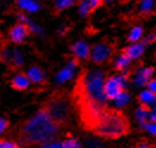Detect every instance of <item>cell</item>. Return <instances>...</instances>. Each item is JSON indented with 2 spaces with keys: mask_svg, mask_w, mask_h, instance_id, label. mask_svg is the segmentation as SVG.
<instances>
[{
  "mask_svg": "<svg viewBox=\"0 0 156 148\" xmlns=\"http://www.w3.org/2000/svg\"><path fill=\"white\" fill-rule=\"evenodd\" d=\"M61 134L62 127L52 121L48 112L41 106L37 112L17 125L13 139L20 146L45 147L57 141Z\"/></svg>",
  "mask_w": 156,
  "mask_h": 148,
  "instance_id": "cell-1",
  "label": "cell"
},
{
  "mask_svg": "<svg viewBox=\"0 0 156 148\" xmlns=\"http://www.w3.org/2000/svg\"><path fill=\"white\" fill-rule=\"evenodd\" d=\"M105 74L99 69L83 72L76 81L73 100L78 109L98 105L106 108L107 98L104 92Z\"/></svg>",
  "mask_w": 156,
  "mask_h": 148,
  "instance_id": "cell-2",
  "label": "cell"
},
{
  "mask_svg": "<svg viewBox=\"0 0 156 148\" xmlns=\"http://www.w3.org/2000/svg\"><path fill=\"white\" fill-rule=\"evenodd\" d=\"M52 121L61 127H65L70 121L72 116V102L67 92L58 88L52 91L41 105Z\"/></svg>",
  "mask_w": 156,
  "mask_h": 148,
  "instance_id": "cell-3",
  "label": "cell"
},
{
  "mask_svg": "<svg viewBox=\"0 0 156 148\" xmlns=\"http://www.w3.org/2000/svg\"><path fill=\"white\" fill-rule=\"evenodd\" d=\"M129 123L125 116L118 111H105L93 132L98 136L115 140L128 133Z\"/></svg>",
  "mask_w": 156,
  "mask_h": 148,
  "instance_id": "cell-4",
  "label": "cell"
},
{
  "mask_svg": "<svg viewBox=\"0 0 156 148\" xmlns=\"http://www.w3.org/2000/svg\"><path fill=\"white\" fill-rule=\"evenodd\" d=\"M126 87H128V79L125 74L122 72L105 79L104 92L108 100H113L122 91L126 90Z\"/></svg>",
  "mask_w": 156,
  "mask_h": 148,
  "instance_id": "cell-5",
  "label": "cell"
},
{
  "mask_svg": "<svg viewBox=\"0 0 156 148\" xmlns=\"http://www.w3.org/2000/svg\"><path fill=\"white\" fill-rule=\"evenodd\" d=\"M0 62L6 65L11 70H16L23 63L19 53L17 50H13L6 42L0 43Z\"/></svg>",
  "mask_w": 156,
  "mask_h": 148,
  "instance_id": "cell-6",
  "label": "cell"
},
{
  "mask_svg": "<svg viewBox=\"0 0 156 148\" xmlns=\"http://www.w3.org/2000/svg\"><path fill=\"white\" fill-rule=\"evenodd\" d=\"M113 54V45L108 42L97 43L91 48V60L95 65H101L106 62Z\"/></svg>",
  "mask_w": 156,
  "mask_h": 148,
  "instance_id": "cell-7",
  "label": "cell"
},
{
  "mask_svg": "<svg viewBox=\"0 0 156 148\" xmlns=\"http://www.w3.org/2000/svg\"><path fill=\"white\" fill-rule=\"evenodd\" d=\"M29 35H30V27L22 22L16 23L9 30V40L17 45L24 43V41Z\"/></svg>",
  "mask_w": 156,
  "mask_h": 148,
  "instance_id": "cell-8",
  "label": "cell"
},
{
  "mask_svg": "<svg viewBox=\"0 0 156 148\" xmlns=\"http://www.w3.org/2000/svg\"><path fill=\"white\" fill-rule=\"evenodd\" d=\"M154 75V69L150 67H140L137 68V70L135 72L133 77H132V85L136 88L140 87H147L149 80L153 78Z\"/></svg>",
  "mask_w": 156,
  "mask_h": 148,
  "instance_id": "cell-9",
  "label": "cell"
},
{
  "mask_svg": "<svg viewBox=\"0 0 156 148\" xmlns=\"http://www.w3.org/2000/svg\"><path fill=\"white\" fill-rule=\"evenodd\" d=\"M26 74H27L29 79L31 80L32 84L41 85V86H45V85H48V79H47L45 72H44V69L41 67V66L32 65L31 67L27 69Z\"/></svg>",
  "mask_w": 156,
  "mask_h": 148,
  "instance_id": "cell-10",
  "label": "cell"
},
{
  "mask_svg": "<svg viewBox=\"0 0 156 148\" xmlns=\"http://www.w3.org/2000/svg\"><path fill=\"white\" fill-rule=\"evenodd\" d=\"M30 84H31V80L29 79L27 74L24 72H18L10 81L11 88L18 92H24L26 90H29Z\"/></svg>",
  "mask_w": 156,
  "mask_h": 148,
  "instance_id": "cell-11",
  "label": "cell"
},
{
  "mask_svg": "<svg viewBox=\"0 0 156 148\" xmlns=\"http://www.w3.org/2000/svg\"><path fill=\"white\" fill-rule=\"evenodd\" d=\"M70 52L73 56H75L79 60H88L91 59V47L83 42V41H78L70 45Z\"/></svg>",
  "mask_w": 156,
  "mask_h": 148,
  "instance_id": "cell-12",
  "label": "cell"
},
{
  "mask_svg": "<svg viewBox=\"0 0 156 148\" xmlns=\"http://www.w3.org/2000/svg\"><path fill=\"white\" fill-rule=\"evenodd\" d=\"M145 48H147V43L145 42H131V44L129 47H126V49L124 50V54L126 56H129L132 60H137L140 59L145 52Z\"/></svg>",
  "mask_w": 156,
  "mask_h": 148,
  "instance_id": "cell-13",
  "label": "cell"
},
{
  "mask_svg": "<svg viewBox=\"0 0 156 148\" xmlns=\"http://www.w3.org/2000/svg\"><path fill=\"white\" fill-rule=\"evenodd\" d=\"M138 100L141 105H143L148 109H154L156 106V93L150 91L149 88L141 91L138 94Z\"/></svg>",
  "mask_w": 156,
  "mask_h": 148,
  "instance_id": "cell-14",
  "label": "cell"
},
{
  "mask_svg": "<svg viewBox=\"0 0 156 148\" xmlns=\"http://www.w3.org/2000/svg\"><path fill=\"white\" fill-rule=\"evenodd\" d=\"M150 110L151 109H148L145 108V106H143V105H141L140 108L136 110V112H135L136 121L138 122V124L142 128H143L148 122H150Z\"/></svg>",
  "mask_w": 156,
  "mask_h": 148,
  "instance_id": "cell-15",
  "label": "cell"
},
{
  "mask_svg": "<svg viewBox=\"0 0 156 148\" xmlns=\"http://www.w3.org/2000/svg\"><path fill=\"white\" fill-rule=\"evenodd\" d=\"M115 68L117 69L118 72H122V73H125L128 69H129V67H130L131 65V59L129 57V56H126V55L123 54L119 55V56H117L116 57V60H115Z\"/></svg>",
  "mask_w": 156,
  "mask_h": 148,
  "instance_id": "cell-16",
  "label": "cell"
},
{
  "mask_svg": "<svg viewBox=\"0 0 156 148\" xmlns=\"http://www.w3.org/2000/svg\"><path fill=\"white\" fill-rule=\"evenodd\" d=\"M130 100H131L130 94L124 90V91H122L120 93L118 94L112 102H113V105H115L116 109H124L125 106H128L130 104Z\"/></svg>",
  "mask_w": 156,
  "mask_h": 148,
  "instance_id": "cell-17",
  "label": "cell"
},
{
  "mask_svg": "<svg viewBox=\"0 0 156 148\" xmlns=\"http://www.w3.org/2000/svg\"><path fill=\"white\" fill-rule=\"evenodd\" d=\"M156 7V0H140L138 10L142 14H150Z\"/></svg>",
  "mask_w": 156,
  "mask_h": 148,
  "instance_id": "cell-18",
  "label": "cell"
},
{
  "mask_svg": "<svg viewBox=\"0 0 156 148\" xmlns=\"http://www.w3.org/2000/svg\"><path fill=\"white\" fill-rule=\"evenodd\" d=\"M17 4L20 6V9L29 12H35L39 9V5L35 0H17Z\"/></svg>",
  "mask_w": 156,
  "mask_h": 148,
  "instance_id": "cell-19",
  "label": "cell"
},
{
  "mask_svg": "<svg viewBox=\"0 0 156 148\" xmlns=\"http://www.w3.org/2000/svg\"><path fill=\"white\" fill-rule=\"evenodd\" d=\"M74 4H75V0H56L55 1L54 11H55V13L57 14L60 13V12H62L66 9L72 7Z\"/></svg>",
  "mask_w": 156,
  "mask_h": 148,
  "instance_id": "cell-20",
  "label": "cell"
},
{
  "mask_svg": "<svg viewBox=\"0 0 156 148\" xmlns=\"http://www.w3.org/2000/svg\"><path fill=\"white\" fill-rule=\"evenodd\" d=\"M142 36H143V29L141 27H133L129 32L128 40L130 42H137L142 38Z\"/></svg>",
  "mask_w": 156,
  "mask_h": 148,
  "instance_id": "cell-21",
  "label": "cell"
},
{
  "mask_svg": "<svg viewBox=\"0 0 156 148\" xmlns=\"http://www.w3.org/2000/svg\"><path fill=\"white\" fill-rule=\"evenodd\" d=\"M78 9H79V13L81 14L82 17H87L93 11L91 9V5H90L88 0H80V2H79L78 5Z\"/></svg>",
  "mask_w": 156,
  "mask_h": 148,
  "instance_id": "cell-22",
  "label": "cell"
},
{
  "mask_svg": "<svg viewBox=\"0 0 156 148\" xmlns=\"http://www.w3.org/2000/svg\"><path fill=\"white\" fill-rule=\"evenodd\" d=\"M61 146H62L63 148H78V147H81L80 142H79L75 137H73V136H68L66 140H63V141L61 142Z\"/></svg>",
  "mask_w": 156,
  "mask_h": 148,
  "instance_id": "cell-23",
  "label": "cell"
},
{
  "mask_svg": "<svg viewBox=\"0 0 156 148\" xmlns=\"http://www.w3.org/2000/svg\"><path fill=\"white\" fill-rule=\"evenodd\" d=\"M20 145L14 139H0V148H17Z\"/></svg>",
  "mask_w": 156,
  "mask_h": 148,
  "instance_id": "cell-24",
  "label": "cell"
},
{
  "mask_svg": "<svg viewBox=\"0 0 156 148\" xmlns=\"http://www.w3.org/2000/svg\"><path fill=\"white\" fill-rule=\"evenodd\" d=\"M143 129L147 133H149L150 135H153V136L156 137V122H148L143 127Z\"/></svg>",
  "mask_w": 156,
  "mask_h": 148,
  "instance_id": "cell-25",
  "label": "cell"
},
{
  "mask_svg": "<svg viewBox=\"0 0 156 148\" xmlns=\"http://www.w3.org/2000/svg\"><path fill=\"white\" fill-rule=\"evenodd\" d=\"M9 127H10V121H9L7 118L0 117V135L2 134Z\"/></svg>",
  "mask_w": 156,
  "mask_h": 148,
  "instance_id": "cell-26",
  "label": "cell"
},
{
  "mask_svg": "<svg viewBox=\"0 0 156 148\" xmlns=\"http://www.w3.org/2000/svg\"><path fill=\"white\" fill-rule=\"evenodd\" d=\"M147 88H149L150 91H153L154 93H156V78H151L148 85H147Z\"/></svg>",
  "mask_w": 156,
  "mask_h": 148,
  "instance_id": "cell-27",
  "label": "cell"
},
{
  "mask_svg": "<svg viewBox=\"0 0 156 148\" xmlns=\"http://www.w3.org/2000/svg\"><path fill=\"white\" fill-rule=\"evenodd\" d=\"M156 41V34H150V35H148L145 38H144V42L148 44V43H153V42H155Z\"/></svg>",
  "mask_w": 156,
  "mask_h": 148,
  "instance_id": "cell-28",
  "label": "cell"
},
{
  "mask_svg": "<svg viewBox=\"0 0 156 148\" xmlns=\"http://www.w3.org/2000/svg\"><path fill=\"white\" fill-rule=\"evenodd\" d=\"M150 121L156 122V106L150 110Z\"/></svg>",
  "mask_w": 156,
  "mask_h": 148,
  "instance_id": "cell-29",
  "label": "cell"
},
{
  "mask_svg": "<svg viewBox=\"0 0 156 148\" xmlns=\"http://www.w3.org/2000/svg\"><path fill=\"white\" fill-rule=\"evenodd\" d=\"M140 147H149V146H148V145H147V143H140Z\"/></svg>",
  "mask_w": 156,
  "mask_h": 148,
  "instance_id": "cell-30",
  "label": "cell"
},
{
  "mask_svg": "<svg viewBox=\"0 0 156 148\" xmlns=\"http://www.w3.org/2000/svg\"><path fill=\"white\" fill-rule=\"evenodd\" d=\"M104 1H106V2H112V1H115V0H104Z\"/></svg>",
  "mask_w": 156,
  "mask_h": 148,
  "instance_id": "cell-31",
  "label": "cell"
},
{
  "mask_svg": "<svg viewBox=\"0 0 156 148\" xmlns=\"http://www.w3.org/2000/svg\"><path fill=\"white\" fill-rule=\"evenodd\" d=\"M1 38H2V32H1V30H0V41H1Z\"/></svg>",
  "mask_w": 156,
  "mask_h": 148,
  "instance_id": "cell-32",
  "label": "cell"
}]
</instances>
